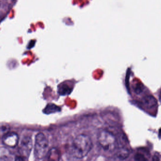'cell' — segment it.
Here are the masks:
<instances>
[{
    "label": "cell",
    "mask_w": 161,
    "mask_h": 161,
    "mask_svg": "<svg viewBox=\"0 0 161 161\" xmlns=\"http://www.w3.org/2000/svg\"><path fill=\"white\" fill-rule=\"evenodd\" d=\"M3 144L7 147L14 148L19 142V137L14 132H7L4 134L2 137Z\"/></svg>",
    "instance_id": "cell-5"
},
{
    "label": "cell",
    "mask_w": 161,
    "mask_h": 161,
    "mask_svg": "<svg viewBox=\"0 0 161 161\" xmlns=\"http://www.w3.org/2000/svg\"><path fill=\"white\" fill-rule=\"evenodd\" d=\"M33 147L32 140L29 136H25L20 141L19 151L21 156L28 157L29 156Z\"/></svg>",
    "instance_id": "cell-4"
},
{
    "label": "cell",
    "mask_w": 161,
    "mask_h": 161,
    "mask_svg": "<svg viewBox=\"0 0 161 161\" xmlns=\"http://www.w3.org/2000/svg\"><path fill=\"white\" fill-rule=\"evenodd\" d=\"M49 151V141L42 133L36 135L34 146V154L38 159L44 158Z\"/></svg>",
    "instance_id": "cell-2"
},
{
    "label": "cell",
    "mask_w": 161,
    "mask_h": 161,
    "mask_svg": "<svg viewBox=\"0 0 161 161\" xmlns=\"http://www.w3.org/2000/svg\"><path fill=\"white\" fill-rule=\"evenodd\" d=\"M130 152L127 148L122 147L119 148L117 152V156L120 159H125L129 156Z\"/></svg>",
    "instance_id": "cell-9"
},
{
    "label": "cell",
    "mask_w": 161,
    "mask_h": 161,
    "mask_svg": "<svg viewBox=\"0 0 161 161\" xmlns=\"http://www.w3.org/2000/svg\"><path fill=\"white\" fill-rule=\"evenodd\" d=\"M61 109L59 107L53 104H48L44 108V112L46 114H51L54 112H59Z\"/></svg>",
    "instance_id": "cell-8"
},
{
    "label": "cell",
    "mask_w": 161,
    "mask_h": 161,
    "mask_svg": "<svg viewBox=\"0 0 161 161\" xmlns=\"http://www.w3.org/2000/svg\"><path fill=\"white\" fill-rule=\"evenodd\" d=\"M60 87H58V93L60 95H66L69 94L72 89L71 87H69V86H68L67 84L62 83L60 84Z\"/></svg>",
    "instance_id": "cell-7"
},
{
    "label": "cell",
    "mask_w": 161,
    "mask_h": 161,
    "mask_svg": "<svg viewBox=\"0 0 161 161\" xmlns=\"http://www.w3.org/2000/svg\"><path fill=\"white\" fill-rule=\"evenodd\" d=\"M44 158V161H59L60 152L57 148H51L49 150Z\"/></svg>",
    "instance_id": "cell-6"
},
{
    "label": "cell",
    "mask_w": 161,
    "mask_h": 161,
    "mask_svg": "<svg viewBox=\"0 0 161 161\" xmlns=\"http://www.w3.org/2000/svg\"><path fill=\"white\" fill-rule=\"evenodd\" d=\"M14 161H25L23 157L21 156H16Z\"/></svg>",
    "instance_id": "cell-12"
},
{
    "label": "cell",
    "mask_w": 161,
    "mask_h": 161,
    "mask_svg": "<svg viewBox=\"0 0 161 161\" xmlns=\"http://www.w3.org/2000/svg\"><path fill=\"white\" fill-rule=\"evenodd\" d=\"M99 145L106 151H112L116 148L117 141L114 135L107 130H102L98 135Z\"/></svg>",
    "instance_id": "cell-3"
},
{
    "label": "cell",
    "mask_w": 161,
    "mask_h": 161,
    "mask_svg": "<svg viewBox=\"0 0 161 161\" xmlns=\"http://www.w3.org/2000/svg\"><path fill=\"white\" fill-rule=\"evenodd\" d=\"M144 104L146 106L148 107H152L156 105V102L155 99L151 97H147L144 100Z\"/></svg>",
    "instance_id": "cell-10"
},
{
    "label": "cell",
    "mask_w": 161,
    "mask_h": 161,
    "mask_svg": "<svg viewBox=\"0 0 161 161\" xmlns=\"http://www.w3.org/2000/svg\"><path fill=\"white\" fill-rule=\"evenodd\" d=\"M151 161H159V159L157 156L155 155L152 157Z\"/></svg>",
    "instance_id": "cell-13"
},
{
    "label": "cell",
    "mask_w": 161,
    "mask_h": 161,
    "mask_svg": "<svg viewBox=\"0 0 161 161\" xmlns=\"http://www.w3.org/2000/svg\"><path fill=\"white\" fill-rule=\"evenodd\" d=\"M135 159L136 161H147L146 158L141 154H137L135 155Z\"/></svg>",
    "instance_id": "cell-11"
},
{
    "label": "cell",
    "mask_w": 161,
    "mask_h": 161,
    "mask_svg": "<svg viewBox=\"0 0 161 161\" xmlns=\"http://www.w3.org/2000/svg\"><path fill=\"white\" fill-rule=\"evenodd\" d=\"M92 147L90 137L85 134H80L77 136L72 142L71 153L76 158L82 159L87 155Z\"/></svg>",
    "instance_id": "cell-1"
}]
</instances>
